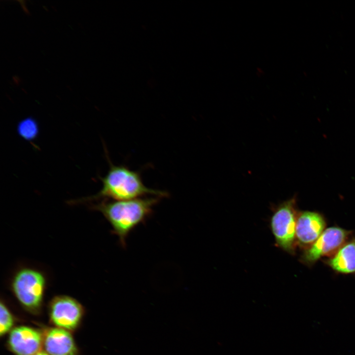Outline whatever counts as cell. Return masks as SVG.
<instances>
[{"instance_id":"1","label":"cell","mask_w":355,"mask_h":355,"mask_svg":"<svg viewBox=\"0 0 355 355\" xmlns=\"http://www.w3.org/2000/svg\"><path fill=\"white\" fill-rule=\"evenodd\" d=\"M162 197H142L131 200H102L92 205V209L101 212L112 227L123 247H125L129 233L144 222L152 213L154 206Z\"/></svg>"},{"instance_id":"2","label":"cell","mask_w":355,"mask_h":355,"mask_svg":"<svg viewBox=\"0 0 355 355\" xmlns=\"http://www.w3.org/2000/svg\"><path fill=\"white\" fill-rule=\"evenodd\" d=\"M109 163L110 166L107 173L100 178L103 187L99 193L75 202H90L99 199L126 200L148 195L160 197L168 195L165 191L146 187L138 171H133L125 165H115L110 162Z\"/></svg>"},{"instance_id":"3","label":"cell","mask_w":355,"mask_h":355,"mask_svg":"<svg viewBox=\"0 0 355 355\" xmlns=\"http://www.w3.org/2000/svg\"><path fill=\"white\" fill-rule=\"evenodd\" d=\"M43 272L31 267L19 269L13 275L10 288L19 303L28 311L36 313L41 308L46 287Z\"/></svg>"},{"instance_id":"4","label":"cell","mask_w":355,"mask_h":355,"mask_svg":"<svg viewBox=\"0 0 355 355\" xmlns=\"http://www.w3.org/2000/svg\"><path fill=\"white\" fill-rule=\"evenodd\" d=\"M296 201L294 196L275 206L270 220L277 246L291 254L295 253L296 245Z\"/></svg>"},{"instance_id":"5","label":"cell","mask_w":355,"mask_h":355,"mask_svg":"<svg viewBox=\"0 0 355 355\" xmlns=\"http://www.w3.org/2000/svg\"><path fill=\"white\" fill-rule=\"evenodd\" d=\"M351 233L339 227L326 228L314 243L305 249L300 261L312 266L323 256H332L347 241Z\"/></svg>"},{"instance_id":"6","label":"cell","mask_w":355,"mask_h":355,"mask_svg":"<svg viewBox=\"0 0 355 355\" xmlns=\"http://www.w3.org/2000/svg\"><path fill=\"white\" fill-rule=\"evenodd\" d=\"M82 306L76 299L67 295L55 296L49 304L50 320L57 327L68 331L75 329L83 317Z\"/></svg>"},{"instance_id":"7","label":"cell","mask_w":355,"mask_h":355,"mask_svg":"<svg viewBox=\"0 0 355 355\" xmlns=\"http://www.w3.org/2000/svg\"><path fill=\"white\" fill-rule=\"evenodd\" d=\"M326 221L320 213L310 211L299 212L296 225V242L305 249L309 248L325 229Z\"/></svg>"},{"instance_id":"8","label":"cell","mask_w":355,"mask_h":355,"mask_svg":"<svg viewBox=\"0 0 355 355\" xmlns=\"http://www.w3.org/2000/svg\"><path fill=\"white\" fill-rule=\"evenodd\" d=\"M7 344L10 350L15 355H34L41 351L43 336L33 328L18 326L10 331Z\"/></svg>"},{"instance_id":"9","label":"cell","mask_w":355,"mask_h":355,"mask_svg":"<svg viewBox=\"0 0 355 355\" xmlns=\"http://www.w3.org/2000/svg\"><path fill=\"white\" fill-rule=\"evenodd\" d=\"M43 345L49 355H77L78 353L72 335L61 328L48 329L43 336Z\"/></svg>"},{"instance_id":"10","label":"cell","mask_w":355,"mask_h":355,"mask_svg":"<svg viewBox=\"0 0 355 355\" xmlns=\"http://www.w3.org/2000/svg\"><path fill=\"white\" fill-rule=\"evenodd\" d=\"M326 263L336 272L355 273V238L347 241Z\"/></svg>"},{"instance_id":"11","label":"cell","mask_w":355,"mask_h":355,"mask_svg":"<svg viewBox=\"0 0 355 355\" xmlns=\"http://www.w3.org/2000/svg\"><path fill=\"white\" fill-rule=\"evenodd\" d=\"M0 335L2 336L11 331L14 325L13 317L2 301L0 302Z\"/></svg>"},{"instance_id":"12","label":"cell","mask_w":355,"mask_h":355,"mask_svg":"<svg viewBox=\"0 0 355 355\" xmlns=\"http://www.w3.org/2000/svg\"><path fill=\"white\" fill-rule=\"evenodd\" d=\"M19 134L25 139H32L35 137L37 132V127L35 121L28 118L23 120L18 126Z\"/></svg>"},{"instance_id":"13","label":"cell","mask_w":355,"mask_h":355,"mask_svg":"<svg viewBox=\"0 0 355 355\" xmlns=\"http://www.w3.org/2000/svg\"><path fill=\"white\" fill-rule=\"evenodd\" d=\"M34 355H49L48 354H47L46 352H43V351H40L36 354H35Z\"/></svg>"}]
</instances>
